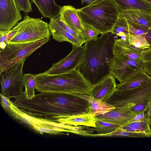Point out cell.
Listing matches in <instances>:
<instances>
[{
	"mask_svg": "<svg viewBox=\"0 0 151 151\" xmlns=\"http://www.w3.org/2000/svg\"><path fill=\"white\" fill-rule=\"evenodd\" d=\"M13 102L29 115L55 122L74 115L91 113L90 103L73 93L42 92L30 100L26 99L24 93Z\"/></svg>",
	"mask_w": 151,
	"mask_h": 151,
	"instance_id": "cell-1",
	"label": "cell"
},
{
	"mask_svg": "<svg viewBox=\"0 0 151 151\" xmlns=\"http://www.w3.org/2000/svg\"><path fill=\"white\" fill-rule=\"evenodd\" d=\"M115 36L109 32L85 43L84 56L76 69L92 85L111 74Z\"/></svg>",
	"mask_w": 151,
	"mask_h": 151,
	"instance_id": "cell-2",
	"label": "cell"
},
{
	"mask_svg": "<svg viewBox=\"0 0 151 151\" xmlns=\"http://www.w3.org/2000/svg\"><path fill=\"white\" fill-rule=\"evenodd\" d=\"M36 90L45 92L80 93L89 95L93 85L77 70L65 73L49 75L44 72L35 75Z\"/></svg>",
	"mask_w": 151,
	"mask_h": 151,
	"instance_id": "cell-3",
	"label": "cell"
},
{
	"mask_svg": "<svg viewBox=\"0 0 151 151\" xmlns=\"http://www.w3.org/2000/svg\"><path fill=\"white\" fill-rule=\"evenodd\" d=\"M77 12L82 23L93 27L101 35L111 32L120 13L113 0H102L77 9Z\"/></svg>",
	"mask_w": 151,
	"mask_h": 151,
	"instance_id": "cell-4",
	"label": "cell"
},
{
	"mask_svg": "<svg viewBox=\"0 0 151 151\" xmlns=\"http://www.w3.org/2000/svg\"><path fill=\"white\" fill-rule=\"evenodd\" d=\"M7 113L21 123L37 132L52 135L64 134L70 132L84 135V127L75 126L62 123L39 118L29 115L17 107L12 102Z\"/></svg>",
	"mask_w": 151,
	"mask_h": 151,
	"instance_id": "cell-5",
	"label": "cell"
},
{
	"mask_svg": "<svg viewBox=\"0 0 151 151\" xmlns=\"http://www.w3.org/2000/svg\"><path fill=\"white\" fill-rule=\"evenodd\" d=\"M50 38L37 41L8 43L0 52V75L22 60L29 56L48 42Z\"/></svg>",
	"mask_w": 151,
	"mask_h": 151,
	"instance_id": "cell-6",
	"label": "cell"
},
{
	"mask_svg": "<svg viewBox=\"0 0 151 151\" xmlns=\"http://www.w3.org/2000/svg\"><path fill=\"white\" fill-rule=\"evenodd\" d=\"M13 28L17 29V32L9 43L35 41L50 38L51 35L47 23L27 14L23 20Z\"/></svg>",
	"mask_w": 151,
	"mask_h": 151,
	"instance_id": "cell-7",
	"label": "cell"
},
{
	"mask_svg": "<svg viewBox=\"0 0 151 151\" xmlns=\"http://www.w3.org/2000/svg\"><path fill=\"white\" fill-rule=\"evenodd\" d=\"M26 59L22 60L0 75V94L5 97L15 99L24 93L23 68Z\"/></svg>",
	"mask_w": 151,
	"mask_h": 151,
	"instance_id": "cell-8",
	"label": "cell"
},
{
	"mask_svg": "<svg viewBox=\"0 0 151 151\" xmlns=\"http://www.w3.org/2000/svg\"><path fill=\"white\" fill-rule=\"evenodd\" d=\"M151 96V81L141 87L129 90L116 91L106 102L115 107L132 104L135 105L147 103Z\"/></svg>",
	"mask_w": 151,
	"mask_h": 151,
	"instance_id": "cell-9",
	"label": "cell"
},
{
	"mask_svg": "<svg viewBox=\"0 0 151 151\" xmlns=\"http://www.w3.org/2000/svg\"><path fill=\"white\" fill-rule=\"evenodd\" d=\"M143 63L141 61L124 56L113 57L110 65V74L120 83L125 82L143 70Z\"/></svg>",
	"mask_w": 151,
	"mask_h": 151,
	"instance_id": "cell-10",
	"label": "cell"
},
{
	"mask_svg": "<svg viewBox=\"0 0 151 151\" xmlns=\"http://www.w3.org/2000/svg\"><path fill=\"white\" fill-rule=\"evenodd\" d=\"M72 46V50L68 55L53 64L44 73L49 75H58L67 73L76 69L84 56V45Z\"/></svg>",
	"mask_w": 151,
	"mask_h": 151,
	"instance_id": "cell-11",
	"label": "cell"
},
{
	"mask_svg": "<svg viewBox=\"0 0 151 151\" xmlns=\"http://www.w3.org/2000/svg\"><path fill=\"white\" fill-rule=\"evenodd\" d=\"M14 0H0V31L11 29L22 19Z\"/></svg>",
	"mask_w": 151,
	"mask_h": 151,
	"instance_id": "cell-12",
	"label": "cell"
},
{
	"mask_svg": "<svg viewBox=\"0 0 151 151\" xmlns=\"http://www.w3.org/2000/svg\"><path fill=\"white\" fill-rule=\"evenodd\" d=\"M135 105L129 104L123 106L115 107L105 114L94 117L96 120L109 122L122 127L129 123L139 113L132 110V108Z\"/></svg>",
	"mask_w": 151,
	"mask_h": 151,
	"instance_id": "cell-13",
	"label": "cell"
},
{
	"mask_svg": "<svg viewBox=\"0 0 151 151\" xmlns=\"http://www.w3.org/2000/svg\"><path fill=\"white\" fill-rule=\"evenodd\" d=\"M116 88L115 78L110 74L93 85L89 96L106 102L114 94Z\"/></svg>",
	"mask_w": 151,
	"mask_h": 151,
	"instance_id": "cell-14",
	"label": "cell"
},
{
	"mask_svg": "<svg viewBox=\"0 0 151 151\" xmlns=\"http://www.w3.org/2000/svg\"><path fill=\"white\" fill-rule=\"evenodd\" d=\"M59 18L61 21L78 33L83 39V23L77 14V9L69 5L62 6Z\"/></svg>",
	"mask_w": 151,
	"mask_h": 151,
	"instance_id": "cell-15",
	"label": "cell"
},
{
	"mask_svg": "<svg viewBox=\"0 0 151 151\" xmlns=\"http://www.w3.org/2000/svg\"><path fill=\"white\" fill-rule=\"evenodd\" d=\"M144 50L137 49L130 45L128 38L125 40L115 39L113 47L114 56H124L138 61H141L140 56Z\"/></svg>",
	"mask_w": 151,
	"mask_h": 151,
	"instance_id": "cell-16",
	"label": "cell"
},
{
	"mask_svg": "<svg viewBox=\"0 0 151 151\" xmlns=\"http://www.w3.org/2000/svg\"><path fill=\"white\" fill-rule=\"evenodd\" d=\"M48 24L52 38L59 42H67L77 46L82 45L83 42L67 31L59 24L54 18H50Z\"/></svg>",
	"mask_w": 151,
	"mask_h": 151,
	"instance_id": "cell-17",
	"label": "cell"
},
{
	"mask_svg": "<svg viewBox=\"0 0 151 151\" xmlns=\"http://www.w3.org/2000/svg\"><path fill=\"white\" fill-rule=\"evenodd\" d=\"M151 81V76L142 70L127 81L116 85V91H121L137 88Z\"/></svg>",
	"mask_w": 151,
	"mask_h": 151,
	"instance_id": "cell-18",
	"label": "cell"
},
{
	"mask_svg": "<svg viewBox=\"0 0 151 151\" xmlns=\"http://www.w3.org/2000/svg\"><path fill=\"white\" fill-rule=\"evenodd\" d=\"M37 7L42 17L50 19L59 17L62 6L55 0H31Z\"/></svg>",
	"mask_w": 151,
	"mask_h": 151,
	"instance_id": "cell-19",
	"label": "cell"
},
{
	"mask_svg": "<svg viewBox=\"0 0 151 151\" xmlns=\"http://www.w3.org/2000/svg\"><path fill=\"white\" fill-rule=\"evenodd\" d=\"M96 120L92 113L78 114L60 119L58 122L75 126L94 127Z\"/></svg>",
	"mask_w": 151,
	"mask_h": 151,
	"instance_id": "cell-20",
	"label": "cell"
},
{
	"mask_svg": "<svg viewBox=\"0 0 151 151\" xmlns=\"http://www.w3.org/2000/svg\"><path fill=\"white\" fill-rule=\"evenodd\" d=\"M120 12L141 10L151 12V3L145 0H113Z\"/></svg>",
	"mask_w": 151,
	"mask_h": 151,
	"instance_id": "cell-21",
	"label": "cell"
},
{
	"mask_svg": "<svg viewBox=\"0 0 151 151\" xmlns=\"http://www.w3.org/2000/svg\"><path fill=\"white\" fill-rule=\"evenodd\" d=\"M119 16L130 22L151 27V12L138 10L124 11Z\"/></svg>",
	"mask_w": 151,
	"mask_h": 151,
	"instance_id": "cell-22",
	"label": "cell"
},
{
	"mask_svg": "<svg viewBox=\"0 0 151 151\" xmlns=\"http://www.w3.org/2000/svg\"><path fill=\"white\" fill-rule=\"evenodd\" d=\"M88 101L90 104L91 113L94 116L105 114L113 109L115 107L106 102L94 99L83 94L74 93Z\"/></svg>",
	"mask_w": 151,
	"mask_h": 151,
	"instance_id": "cell-23",
	"label": "cell"
},
{
	"mask_svg": "<svg viewBox=\"0 0 151 151\" xmlns=\"http://www.w3.org/2000/svg\"><path fill=\"white\" fill-rule=\"evenodd\" d=\"M129 35H139L145 37L151 47V27L127 20Z\"/></svg>",
	"mask_w": 151,
	"mask_h": 151,
	"instance_id": "cell-24",
	"label": "cell"
},
{
	"mask_svg": "<svg viewBox=\"0 0 151 151\" xmlns=\"http://www.w3.org/2000/svg\"><path fill=\"white\" fill-rule=\"evenodd\" d=\"M121 127L128 131L144 134L147 137L151 135V127L147 120L131 122Z\"/></svg>",
	"mask_w": 151,
	"mask_h": 151,
	"instance_id": "cell-25",
	"label": "cell"
},
{
	"mask_svg": "<svg viewBox=\"0 0 151 151\" xmlns=\"http://www.w3.org/2000/svg\"><path fill=\"white\" fill-rule=\"evenodd\" d=\"M25 90L24 91L25 98L28 100L32 99L35 95L37 80L35 75L31 73L24 74Z\"/></svg>",
	"mask_w": 151,
	"mask_h": 151,
	"instance_id": "cell-26",
	"label": "cell"
},
{
	"mask_svg": "<svg viewBox=\"0 0 151 151\" xmlns=\"http://www.w3.org/2000/svg\"><path fill=\"white\" fill-rule=\"evenodd\" d=\"M116 37L123 38L129 35V26L127 20L119 17L111 32Z\"/></svg>",
	"mask_w": 151,
	"mask_h": 151,
	"instance_id": "cell-27",
	"label": "cell"
},
{
	"mask_svg": "<svg viewBox=\"0 0 151 151\" xmlns=\"http://www.w3.org/2000/svg\"><path fill=\"white\" fill-rule=\"evenodd\" d=\"M113 136H120L133 137H147L145 134L140 133L134 132L127 131L122 128L121 127L118 128L113 132L105 134H93L92 136L110 137Z\"/></svg>",
	"mask_w": 151,
	"mask_h": 151,
	"instance_id": "cell-28",
	"label": "cell"
},
{
	"mask_svg": "<svg viewBox=\"0 0 151 151\" xmlns=\"http://www.w3.org/2000/svg\"><path fill=\"white\" fill-rule=\"evenodd\" d=\"M121 126L119 125L102 121L96 120L94 130L99 134L110 133Z\"/></svg>",
	"mask_w": 151,
	"mask_h": 151,
	"instance_id": "cell-29",
	"label": "cell"
},
{
	"mask_svg": "<svg viewBox=\"0 0 151 151\" xmlns=\"http://www.w3.org/2000/svg\"><path fill=\"white\" fill-rule=\"evenodd\" d=\"M128 41L130 45L137 49L145 50L150 48L146 39L141 35H129Z\"/></svg>",
	"mask_w": 151,
	"mask_h": 151,
	"instance_id": "cell-30",
	"label": "cell"
},
{
	"mask_svg": "<svg viewBox=\"0 0 151 151\" xmlns=\"http://www.w3.org/2000/svg\"><path fill=\"white\" fill-rule=\"evenodd\" d=\"M83 39L84 43L93 40L100 33L94 28L85 23H83Z\"/></svg>",
	"mask_w": 151,
	"mask_h": 151,
	"instance_id": "cell-31",
	"label": "cell"
},
{
	"mask_svg": "<svg viewBox=\"0 0 151 151\" xmlns=\"http://www.w3.org/2000/svg\"><path fill=\"white\" fill-rule=\"evenodd\" d=\"M17 30L13 28L8 30L0 31V49H3L15 36Z\"/></svg>",
	"mask_w": 151,
	"mask_h": 151,
	"instance_id": "cell-32",
	"label": "cell"
},
{
	"mask_svg": "<svg viewBox=\"0 0 151 151\" xmlns=\"http://www.w3.org/2000/svg\"><path fill=\"white\" fill-rule=\"evenodd\" d=\"M15 3L20 11L26 14L32 12V4L29 0H14Z\"/></svg>",
	"mask_w": 151,
	"mask_h": 151,
	"instance_id": "cell-33",
	"label": "cell"
},
{
	"mask_svg": "<svg viewBox=\"0 0 151 151\" xmlns=\"http://www.w3.org/2000/svg\"><path fill=\"white\" fill-rule=\"evenodd\" d=\"M55 21L61 27L63 28L67 31L72 35L74 36L80 40L83 43H84L83 39L81 35L78 33L73 30L70 27L66 24L63 22L61 21L59 19V17L54 18Z\"/></svg>",
	"mask_w": 151,
	"mask_h": 151,
	"instance_id": "cell-34",
	"label": "cell"
},
{
	"mask_svg": "<svg viewBox=\"0 0 151 151\" xmlns=\"http://www.w3.org/2000/svg\"><path fill=\"white\" fill-rule=\"evenodd\" d=\"M144 111L145 118L151 127V96L148 100Z\"/></svg>",
	"mask_w": 151,
	"mask_h": 151,
	"instance_id": "cell-35",
	"label": "cell"
},
{
	"mask_svg": "<svg viewBox=\"0 0 151 151\" xmlns=\"http://www.w3.org/2000/svg\"><path fill=\"white\" fill-rule=\"evenodd\" d=\"M140 61L143 63H151V47L143 51L140 56Z\"/></svg>",
	"mask_w": 151,
	"mask_h": 151,
	"instance_id": "cell-36",
	"label": "cell"
},
{
	"mask_svg": "<svg viewBox=\"0 0 151 151\" xmlns=\"http://www.w3.org/2000/svg\"><path fill=\"white\" fill-rule=\"evenodd\" d=\"M147 103H141L135 105L131 108L132 111L140 113L144 111Z\"/></svg>",
	"mask_w": 151,
	"mask_h": 151,
	"instance_id": "cell-37",
	"label": "cell"
},
{
	"mask_svg": "<svg viewBox=\"0 0 151 151\" xmlns=\"http://www.w3.org/2000/svg\"><path fill=\"white\" fill-rule=\"evenodd\" d=\"M146 120L143 111L138 114L134 118L131 120L129 123L134 122L143 121Z\"/></svg>",
	"mask_w": 151,
	"mask_h": 151,
	"instance_id": "cell-38",
	"label": "cell"
},
{
	"mask_svg": "<svg viewBox=\"0 0 151 151\" xmlns=\"http://www.w3.org/2000/svg\"><path fill=\"white\" fill-rule=\"evenodd\" d=\"M143 70L151 76V63H143Z\"/></svg>",
	"mask_w": 151,
	"mask_h": 151,
	"instance_id": "cell-39",
	"label": "cell"
},
{
	"mask_svg": "<svg viewBox=\"0 0 151 151\" xmlns=\"http://www.w3.org/2000/svg\"><path fill=\"white\" fill-rule=\"evenodd\" d=\"M102 0H81V4H84L86 6L92 5L97 3Z\"/></svg>",
	"mask_w": 151,
	"mask_h": 151,
	"instance_id": "cell-40",
	"label": "cell"
},
{
	"mask_svg": "<svg viewBox=\"0 0 151 151\" xmlns=\"http://www.w3.org/2000/svg\"><path fill=\"white\" fill-rule=\"evenodd\" d=\"M145 0L151 3V0Z\"/></svg>",
	"mask_w": 151,
	"mask_h": 151,
	"instance_id": "cell-41",
	"label": "cell"
}]
</instances>
